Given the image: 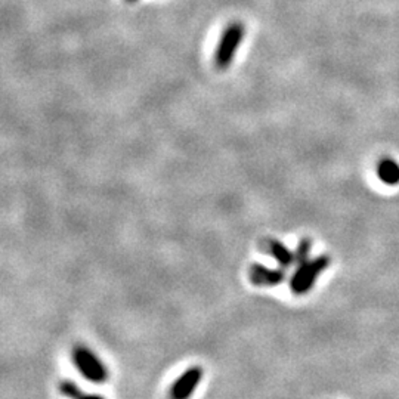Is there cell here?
Listing matches in <instances>:
<instances>
[{"label": "cell", "instance_id": "cell-6", "mask_svg": "<svg viewBox=\"0 0 399 399\" xmlns=\"http://www.w3.org/2000/svg\"><path fill=\"white\" fill-rule=\"evenodd\" d=\"M259 247L266 255L274 258L281 268H290L291 265L296 263L294 252H291L287 245H284V243H281L277 238L272 237L262 238L259 241Z\"/></svg>", "mask_w": 399, "mask_h": 399}, {"label": "cell", "instance_id": "cell-8", "mask_svg": "<svg viewBox=\"0 0 399 399\" xmlns=\"http://www.w3.org/2000/svg\"><path fill=\"white\" fill-rule=\"evenodd\" d=\"M58 391L61 392V395L66 399H104L101 395L98 393H89L81 391L74 381L70 380H64L58 385Z\"/></svg>", "mask_w": 399, "mask_h": 399}, {"label": "cell", "instance_id": "cell-3", "mask_svg": "<svg viewBox=\"0 0 399 399\" xmlns=\"http://www.w3.org/2000/svg\"><path fill=\"white\" fill-rule=\"evenodd\" d=\"M328 265H330V258L325 255L299 265V270L294 272L293 278L290 279L291 291L299 296L308 293Z\"/></svg>", "mask_w": 399, "mask_h": 399}, {"label": "cell", "instance_id": "cell-10", "mask_svg": "<svg viewBox=\"0 0 399 399\" xmlns=\"http://www.w3.org/2000/svg\"><path fill=\"white\" fill-rule=\"evenodd\" d=\"M126 2H129V4H135V2H138V0H126Z\"/></svg>", "mask_w": 399, "mask_h": 399}, {"label": "cell", "instance_id": "cell-1", "mask_svg": "<svg viewBox=\"0 0 399 399\" xmlns=\"http://www.w3.org/2000/svg\"><path fill=\"white\" fill-rule=\"evenodd\" d=\"M244 36H245V25L241 21H234L226 25L214 52L216 69L221 71L229 69L244 40Z\"/></svg>", "mask_w": 399, "mask_h": 399}, {"label": "cell", "instance_id": "cell-7", "mask_svg": "<svg viewBox=\"0 0 399 399\" xmlns=\"http://www.w3.org/2000/svg\"><path fill=\"white\" fill-rule=\"evenodd\" d=\"M377 176L386 185L395 187L399 184V164L389 157L381 158L377 163Z\"/></svg>", "mask_w": 399, "mask_h": 399}, {"label": "cell", "instance_id": "cell-5", "mask_svg": "<svg viewBox=\"0 0 399 399\" xmlns=\"http://www.w3.org/2000/svg\"><path fill=\"white\" fill-rule=\"evenodd\" d=\"M248 279L252 284L259 287H275L286 279V272L282 270L268 268V266L260 263H253L248 268Z\"/></svg>", "mask_w": 399, "mask_h": 399}, {"label": "cell", "instance_id": "cell-4", "mask_svg": "<svg viewBox=\"0 0 399 399\" xmlns=\"http://www.w3.org/2000/svg\"><path fill=\"white\" fill-rule=\"evenodd\" d=\"M204 371L202 367H191L182 373V376L178 377V380L173 383L170 389V398L172 399H190L195 389L198 388L200 381L203 380Z\"/></svg>", "mask_w": 399, "mask_h": 399}, {"label": "cell", "instance_id": "cell-9", "mask_svg": "<svg viewBox=\"0 0 399 399\" xmlns=\"http://www.w3.org/2000/svg\"><path fill=\"white\" fill-rule=\"evenodd\" d=\"M311 248H312V241L309 238H303L301 243H299L296 252H294V259L297 265H302L306 260H309Z\"/></svg>", "mask_w": 399, "mask_h": 399}, {"label": "cell", "instance_id": "cell-2", "mask_svg": "<svg viewBox=\"0 0 399 399\" xmlns=\"http://www.w3.org/2000/svg\"><path fill=\"white\" fill-rule=\"evenodd\" d=\"M73 361L81 376L93 383H104L108 380V370L89 347L76 346L73 351Z\"/></svg>", "mask_w": 399, "mask_h": 399}]
</instances>
